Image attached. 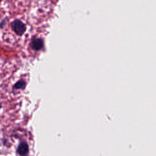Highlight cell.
Returning a JSON list of instances; mask_svg holds the SVG:
<instances>
[{"instance_id":"obj_1","label":"cell","mask_w":156,"mask_h":156,"mask_svg":"<svg viewBox=\"0 0 156 156\" xmlns=\"http://www.w3.org/2000/svg\"><path fill=\"white\" fill-rule=\"evenodd\" d=\"M10 27L15 34L18 36L23 35L26 30V25L19 19L13 20L10 23Z\"/></svg>"},{"instance_id":"obj_2","label":"cell","mask_w":156,"mask_h":156,"mask_svg":"<svg viewBox=\"0 0 156 156\" xmlns=\"http://www.w3.org/2000/svg\"><path fill=\"white\" fill-rule=\"evenodd\" d=\"M30 47L35 51H40L43 47V41L40 38H33L30 43Z\"/></svg>"},{"instance_id":"obj_3","label":"cell","mask_w":156,"mask_h":156,"mask_svg":"<svg viewBox=\"0 0 156 156\" xmlns=\"http://www.w3.org/2000/svg\"><path fill=\"white\" fill-rule=\"evenodd\" d=\"M29 151V146L26 142L23 141L21 142L17 148V152L20 155H26Z\"/></svg>"},{"instance_id":"obj_4","label":"cell","mask_w":156,"mask_h":156,"mask_svg":"<svg viewBox=\"0 0 156 156\" xmlns=\"http://www.w3.org/2000/svg\"><path fill=\"white\" fill-rule=\"evenodd\" d=\"M26 87V82L23 79H20L13 85V89L16 90H23Z\"/></svg>"},{"instance_id":"obj_5","label":"cell","mask_w":156,"mask_h":156,"mask_svg":"<svg viewBox=\"0 0 156 156\" xmlns=\"http://www.w3.org/2000/svg\"><path fill=\"white\" fill-rule=\"evenodd\" d=\"M7 18H3L0 22V29H3L7 24Z\"/></svg>"},{"instance_id":"obj_6","label":"cell","mask_w":156,"mask_h":156,"mask_svg":"<svg viewBox=\"0 0 156 156\" xmlns=\"http://www.w3.org/2000/svg\"><path fill=\"white\" fill-rule=\"evenodd\" d=\"M2 107V103L0 102V109H1Z\"/></svg>"}]
</instances>
